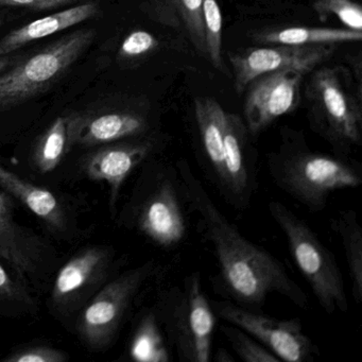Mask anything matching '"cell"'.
<instances>
[{"label":"cell","instance_id":"6da1fadb","mask_svg":"<svg viewBox=\"0 0 362 362\" xmlns=\"http://www.w3.org/2000/svg\"><path fill=\"white\" fill-rule=\"evenodd\" d=\"M185 204L197 216L203 236L211 243L217 262L214 288L226 300L258 310L272 293L308 308V296L288 274L284 264L264 247L245 238L222 214L187 160H177Z\"/></svg>","mask_w":362,"mask_h":362},{"label":"cell","instance_id":"7a4b0ae2","mask_svg":"<svg viewBox=\"0 0 362 362\" xmlns=\"http://www.w3.org/2000/svg\"><path fill=\"white\" fill-rule=\"evenodd\" d=\"M267 166L275 185L313 213L324 211L334 192L362 184L360 163L311 151L303 143H286Z\"/></svg>","mask_w":362,"mask_h":362},{"label":"cell","instance_id":"3957f363","mask_svg":"<svg viewBox=\"0 0 362 362\" xmlns=\"http://www.w3.org/2000/svg\"><path fill=\"white\" fill-rule=\"evenodd\" d=\"M169 347L181 362H209L218 317L199 271L158 296L154 308Z\"/></svg>","mask_w":362,"mask_h":362},{"label":"cell","instance_id":"277c9868","mask_svg":"<svg viewBox=\"0 0 362 362\" xmlns=\"http://www.w3.org/2000/svg\"><path fill=\"white\" fill-rule=\"evenodd\" d=\"M268 211L283 233L290 255L320 306L328 315L349 313L342 273L317 233L283 203L272 201Z\"/></svg>","mask_w":362,"mask_h":362},{"label":"cell","instance_id":"5b68a950","mask_svg":"<svg viewBox=\"0 0 362 362\" xmlns=\"http://www.w3.org/2000/svg\"><path fill=\"white\" fill-rule=\"evenodd\" d=\"M94 29H79L0 75V111L22 105L46 92L88 52Z\"/></svg>","mask_w":362,"mask_h":362},{"label":"cell","instance_id":"8992f818","mask_svg":"<svg viewBox=\"0 0 362 362\" xmlns=\"http://www.w3.org/2000/svg\"><path fill=\"white\" fill-rule=\"evenodd\" d=\"M133 207L132 224L156 247L171 250L187 237L185 201L175 166L154 163Z\"/></svg>","mask_w":362,"mask_h":362},{"label":"cell","instance_id":"52a82bcc","mask_svg":"<svg viewBox=\"0 0 362 362\" xmlns=\"http://www.w3.org/2000/svg\"><path fill=\"white\" fill-rule=\"evenodd\" d=\"M310 90L315 129L332 146L334 154L346 156L361 144L359 101L349 90L342 71L337 67L315 71Z\"/></svg>","mask_w":362,"mask_h":362},{"label":"cell","instance_id":"ba28073f","mask_svg":"<svg viewBox=\"0 0 362 362\" xmlns=\"http://www.w3.org/2000/svg\"><path fill=\"white\" fill-rule=\"evenodd\" d=\"M216 315L247 332L283 362H310L320 355L298 317L275 319L230 300H211Z\"/></svg>","mask_w":362,"mask_h":362},{"label":"cell","instance_id":"9c48e42d","mask_svg":"<svg viewBox=\"0 0 362 362\" xmlns=\"http://www.w3.org/2000/svg\"><path fill=\"white\" fill-rule=\"evenodd\" d=\"M158 271L153 260L131 269L107 284L82 313L79 332L88 346L107 347L115 338L141 288Z\"/></svg>","mask_w":362,"mask_h":362},{"label":"cell","instance_id":"30bf717a","mask_svg":"<svg viewBox=\"0 0 362 362\" xmlns=\"http://www.w3.org/2000/svg\"><path fill=\"white\" fill-rule=\"evenodd\" d=\"M334 52V45H274L241 50L230 56L235 90L241 93L253 80L274 71L291 69L306 75L327 61Z\"/></svg>","mask_w":362,"mask_h":362},{"label":"cell","instance_id":"8fae6325","mask_svg":"<svg viewBox=\"0 0 362 362\" xmlns=\"http://www.w3.org/2000/svg\"><path fill=\"white\" fill-rule=\"evenodd\" d=\"M303 77L287 69L260 76L250 83L245 103V124L250 134H259L298 107Z\"/></svg>","mask_w":362,"mask_h":362},{"label":"cell","instance_id":"7c38bea8","mask_svg":"<svg viewBox=\"0 0 362 362\" xmlns=\"http://www.w3.org/2000/svg\"><path fill=\"white\" fill-rule=\"evenodd\" d=\"M245 122L226 113L224 180L220 194L236 211L249 209L257 188V163L252 156Z\"/></svg>","mask_w":362,"mask_h":362},{"label":"cell","instance_id":"4fadbf2b","mask_svg":"<svg viewBox=\"0 0 362 362\" xmlns=\"http://www.w3.org/2000/svg\"><path fill=\"white\" fill-rule=\"evenodd\" d=\"M160 150V141L154 137L107 146L88 158L86 175L94 181L107 182L110 203L114 207L122 185L131 173Z\"/></svg>","mask_w":362,"mask_h":362},{"label":"cell","instance_id":"5bb4252c","mask_svg":"<svg viewBox=\"0 0 362 362\" xmlns=\"http://www.w3.org/2000/svg\"><path fill=\"white\" fill-rule=\"evenodd\" d=\"M71 144L81 146L105 145L131 137L141 136L149 129L145 116L134 112L114 111L86 115H69Z\"/></svg>","mask_w":362,"mask_h":362},{"label":"cell","instance_id":"9a60e30c","mask_svg":"<svg viewBox=\"0 0 362 362\" xmlns=\"http://www.w3.org/2000/svg\"><path fill=\"white\" fill-rule=\"evenodd\" d=\"M194 117L200 139L199 166L220 192L224 180L226 112L215 99L199 97L194 101Z\"/></svg>","mask_w":362,"mask_h":362},{"label":"cell","instance_id":"2e32d148","mask_svg":"<svg viewBox=\"0 0 362 362\" xmlns=\"http://www.w3.org/2000/svg\"><path fill=\"white\" fill-rule=\"evenodd\" d=\"M100 14V6L96 0L71 6L40 20L33 21L14 29L0 40V56H9L24 46L62 33L71 27L94 20Z\"/></svg>","mask_w":362,"mask_h":362},{"label":"cell","instance_id":"e0dca14e","mask_svg":"<svg viewBox=\"0 0 362 362\" xmlns=\"http://www.w3.org/2000/svg\"><path fill=\"white\" fill-rule=\"evenodd\" d=\"M111 252L105 247H92L71 258L59 271L52 298L57 305L69 304L88 286L107 272Z\"/></svg>","mask_w":362,"mask_h":362},{"label":"cell","instance_id":"ac0fdd59","mask_svg":"<svg viewBox=\"0 0 362 362\" xmlns=\"http://www.w3.org/2000/svg\"><path fill=\"white\" fill-rule=\"evenodd\" d=\"M37 251L35 239L14 219V204L10 194L0 192V259L25 277L37 269Z\"/></svg>","mask_w":362,"mask_h":362},{"label":"cell","instance_id":"d6986e66","mask_svg":"<svg viewBox=\"0 0 362 362\" xmlns=\"http://www.w3.org/2000/svg\"><path fill=\"white\" fill-rule=\"evenodd\" d=\"M0 186L50 228L56 230L65 228V214L62 205L49 190L25 181L1 164Z\"/></svg>","mask_w":362,"mask_h":362},{"label":"cell","instance_id":"ffe728a7","mask_svg":"<svg viewBox=\"0 0 362 362\" xmlns=\"http://www.w3.org/2000/svg\"><path fill=\"white\" fill-rule=\"evenodd\" d=\"M330 228L338 235L344 250L351 279V296L362 302V228L354 209L341 211L330 220Z\"/></svg>","mask_w":362,"mask_h":362},{"label":"cell","instance_id":"44dd1931","mask_svg":"<svg viewBox=\"0 0 362 362\" xmlns=\"http://www.w3.org/2000/svg\"><path fill=\"white\" fill-rule=\"evenodd\" d=\"M362 31L351 29L313 28V27H289L264 31L257 35V41L271 45H334V44L360 42Z\"/></svg>","mask_w":362,"mask_h":362},{"label":"cell","instance_id":"7402d4cb","mask_svg":"<svg viewBox=\"0 0 362 362\" xmlns=\"http://www.w3.org/2000/svg\"><path fill=\"white\" fill-rule=\"evenodd\" d=\"M129 355L131 359L139 362L170 361V347L154 309L141 317L133 334Z\"/></svg>","mask_w":362,"mask_h":362},{"label":"cell","instance_id":"603a6c76","mask_svg":"<svg viewBox=\"0 0 362 362\" xmlns=\"http://www.w3.org/2000/svg\"><path fill=\"white\" fill-rule=\"evenodd\" d=\"M69 116H60L42 134L35 147L33 160L42 173L54 171L71 148Z\"/></svg>","mask_w":362,"mask_h":362},{"label":"cell","instance_id":"cb8c5ba5","mask_svg":"<svg viewBox=\"0 0 362 362\" xmlns=\"http://www.w3.org/2000/svg\"><path fill=\"white\" fill-rule=\"evenodd\" d=\"M233 351L245 362H281L262 343L237 326L228 323L220 327Z\"/></svg>","mask_w":362,"mask_h":362},{"label":"cell","instance_id":"d4e9b609","mask_svg":"<svg viewBox=\"0 0 362 362\" xmlns=\"http://www.w3.org/2000/svg\"><path fill=\"white\" fill-rule=\"evenodd\" d=\"M206 57L215 69H223L222 63V16L217 0H203Z\"/></svg>","mask_w":362,"mask_h":362},{"label":"cell","instance_id":"484cf974","mask_svg":"<svg viewBox=\"0 0 362 362\" xmlns=\"http://www.w3.org/2000/svg\"><path fill=\"white\" fill-rule=\"evenodd\" d=\"M313 8L322 22L334 16L347 29L362 31V8L353 0H315Z\"/></svg>","mask_w":362,"mask_h":362},{"label":"cell","instance_id":"4316f807","mask_svg":"<svg viewBox=\"0 0 362 362\" xmlns=\"http://www.w3.org/2000/svg\"><path fill=\"white\" fill-rule=\"evenodd\" d=\"M185 24L186 30L196 49L206 57L204 22H203V0H171Z\"/></svg>","mask_w":362,"mask_h":362},{"label":"cell","instance_id":"83f0119b","mask_svg":"<svg viewBox=\"0 0 362 362\" xmlns=\"http://www.w3.org/2000/svg\"><path fill=\"white\" fill-rule=\"evenodd\" d=\"M158 46V41L152 33L135 30L127 35L118 50V56L124 60L139 58L149 54Z\"/></svg>","mask_w":362,"mask_h":362},{"label":"cell","instance_id":"f1b7e54d","mask_svg":"<svg viewBox=\"0 0 362 362\" xmlns=\"http://www.w3.org/2000/svg\"><path fill=\"white\" fill-rule=\"evenodd\" d=\"M69 359L65 351L48 346H33L14 351L5 362H64Z\"/></svg>","mask_w":362,"mask_h":362},{"label":"cell","instance_id":"f546056e","mask_svg":"<svg viewBox=\"0 0 362 362\" xmlns=\"http://www.w3.org/2000/svg\"><path fill=\"white\" fill-rule=\"evenodd\" d=\"M88 0H0V7H16L33 11H47L63 7H71Z\"/></svg>","mask_w":362,"mask_h":362},{"label":"cell","instance_id":"4dcf8cb0","mask_svg":"<svg viewBox=\"0 0 362 362\" xmlns=\"http://www.w3.org/2000/svg\"><path fill=\"white\" fill-rule=\"evenodd\" d=\"M0 298L29 305L33 303L30 296L21 287L11 275L0 264Z\"/></svg>","mask_w":362,"mask_h":362},{"label":"cell","instance_id":"1f68e13d","mask_svg":"<svg viewBox=\"0 0 362 362\" xmlns=\"http://www.w3.org/2000/svg\"><path fill=\"white\" fill-rule=\"evenodd\" d=\"M214 360L216 362H234L235 358L226 349H219L216 351Z\"/></svg>","mask_w":362,"mask_h":362},{"label":"cell","instance_id":"d6a6232c","mask_svg":"<svg viewBox=\"0 0 362 362\" xmlns=\"http://www.w3.org/2000/svg\"><path fill=\"white\" fill-rule=\"evenodd\" d=\"M11 61L9 56H0V75L9 69Z\"/></svg>","mask_w":362,"mask_h":362},{"label":"cell","instance_id":"836d02e7","mask_svg":"<svg viewBox=\"0 0 362 362\" xmlns=\"http://www.w3.org/2000/svg\"><path fill=\"white\" fill-rule=\"evenodd\" d=\"M0 24H1V21H0Z\"/></svg>","mask_w":362,"mask_h":362}]
</instances>
